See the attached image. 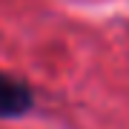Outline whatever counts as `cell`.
Listing matches in <instances>:
<instances>
[{
	"label": "cell",
	"instance_id": "obj_1",
	"mask_svg": "<svg viewBox=\"0 0 129 129\" xmlns=\"http://www.w3.org/2000/svg\"><path fill=\"white\" fill-rule=\"evenodd\" d=\"M29 106H32L29 86L0 72V118H17L29 112Z\"/></svg>",
	"mask_w": 129,
	"mask_h": 129
}]
</instances>
